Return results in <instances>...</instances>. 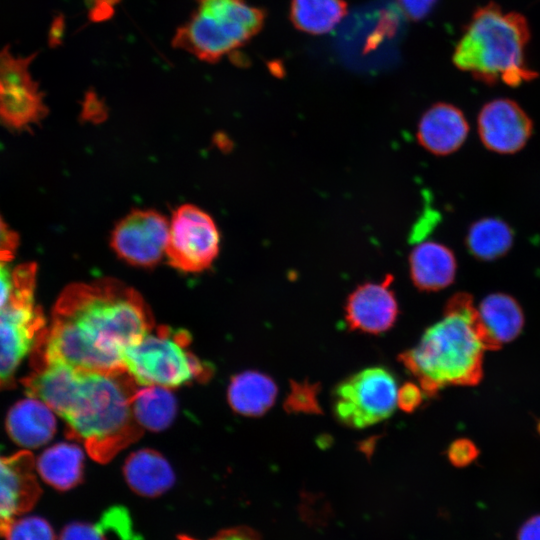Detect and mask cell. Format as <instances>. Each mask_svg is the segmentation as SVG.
Wrapping results in <instances>:
<instances>
[{"label":"cell","instance_id":"1","mask_svg":"<svg viewBox=\"0 0 540 540\" xmlns=\"http://www.w3.org/2000/svg\"><path fill=\"white\" fill-rule=\"evenodd\" d=\"M154 328L133 288L115 279L74 283L56 301L52 323L32 351L34 369L48 364L95 372L123 371L124 354Z\"/></svg>","mask_w":540,"mask_h":540},{"label":"cell","instance_id":"2","mask_svg":"<svg viewBox=\"0 0 540 540\" xmlns=\"http://www.w3.org/2000/svg\"><path fill=\"white\" fill-rule=\"evenodd\" d=\"M22 383L28 397L65 420L68 436L81 440L97 462L107 463L142 435L131 406L137 383L126 370L95 372L48 364Z\"/></svg>","mask_w":540,"mask_h":540},{"label":"cell","instance_id":"3","mask_svg":"<svg viewBox=\"0 0 540 540\" xmlns=\"http://www.w3.org/2000/svg\"><path fill=\"white\" fill-rule=\"evenodd\" d=\"M485 350L472 297L457 293L447 302L442 318L398 359L424 394L433 396L447 386L477 384Z\"/></svg>","mask_w":540,"mask_h":540},{"label":"cell","instance_id":"4","mask_svg":"<svg viewBox=\"0 0 540 540\" xmlns=\"http://www.w3.org/2000/svg\"><path fill=\"white\" fill-rule=\"evenodd\" d=\"M529 38V27L521 14L505 13L489 3L474 13L452 60L478 80L517 86L537 76L525 62Z\"/></svg>","mask_w":540,"mask_h":540},{"label":"cell","instance_id":"5","mask_svg":"<svg viewBox=\"0 0 540 540\" xmlns=\"http://www.w3.org/2000/svg\"><path fill=\"white\" fill-rule=\"evenodd\" d=\"M196 9L172 44L198 59L216 62L245 45L264 24V12L246 0H195Z\"/></svg>","mask_w":540,"mask_h":540},{"label":"cell","instance_id":"6","mask_svg":"<svg viewBox=\"0 0 540 540\" xmlns=\"http://www.w3.org/2000/svg\"><path fill=\"white\" fill-rule=\"evenodd\" d=\"M191 336L184 329L160 326L129 347L124 368L137 384L175 388L206 382L212 366L190 350Z\"/></svg>","mask_w":540,"mask_h":540},{"label":"cell","instance_id":"7","mask_svg":"<svg viewBox=\"0 0 540 540\" xmlns=\"http://www.w3.org/2000/svg\"><path fill=\"white\" fill-rule=\"evenodd\" d=\"M13 272L12 295L0 310V389L14 384L18 367L46 329L34 299L36 265L23 264Z\"/></svg>","mask_w":540,"mask_h":540},{"label":"cell","instance_id":"8","mask_svg":"<svg viewBox=\"0 0 540 540\" xmlns=\"http://www.w3.org/2000/svg\"><path fill=\"white\" fill-rule=\"evenodd\" d=\"M397 391V381L387 368L362 369L334 388L333 415L347 427H369L392 415L397 407Z\"/></svg>","mask_w":540,"mask_h":540},{"label":"cell","instance_id":"9","mask_svg":"<svg viewBox=\"0 0 540 540\" xmlns=\"http://www.w3.org/2000/svg\"><path fill=\"white\" fill-rule=\"evenodd\" d=\"M219 248V231L210 215L191 204L174 211L165 252L172 267L182 272L204 271L217 257Z\"/></svg>","mask_w":540,"mask_h":540},{"label":"cell","instance_id":"10","mask_svg":"<svg viewBox=\"0 0 540 540\" xmlns=\"http://www.w3.org/2000/svg\"><path fill=\"white\" fill-rule=\"evenodd\" d=\"M169 222L155 210H134L122 218L112 231L110 245L124 262L152 267L166 252Z\"/></svg>","mask_w":540,"mask_h":540},{"label":"cell","instance_id":"11","mask_svg":"<svg viewBox=\"0 0 540 540\" xmlns=\"http://www.w3.org/2000/svg\"><path fill=\"white\" fill-rule=\"evenodd\" d=\"M30 59L0 52V120L14 129L25 128L40 119L46 108L29 71Z\"/></svg>","mask_w":540,"mask_h":540},{"label":"cell","instance_id":"12","mask_svg":"<svg viewBox=\"0 0 540 540\" xmlns=\"http://www.w3.org/2000/svg\"><path fill=\"white\" fill-rule=\"evenodd\" d=\"M35 468L29 451L0 456V536L14 519L31 510L38 501L41 489Z\"/></svg>","mask_w":540,"mask_h":540},{"label":"cell","instance_id":"13","mask_svg":"<svg viewBox=\"0 0 540 540\" xmlns=\"http://www.w3.org/2000/svg\"><path fill=\"white\" fill-rule=\"evenodd\" d=\"M530 117L514 101L495 99L485 104L478 115V133L490 151L511 154L521 150L531 137Z\"/></svg>","mask_w":540,"mask_h":540},{"label":"cell","instance_id":"14","mask_svg":"<svg viewBox=\"0 0 540 540\" xmlns=\"http://www.w3.org/2000/svg\"><path fill=\"white\" fill-rule=\"evenodd\" d=\"M390 279L383 283H366L348 297L345 319L349 328L369 334L389 330L398 316V304L390 290Z\"/></svg>","mask_w":540,"mask_h":540},{"label":"cell","instance_id":"15","mask_svg":"<svg viewBox=\"0 0 540 540\" xmlns=\"http://www.w3.org/2000/svg\"><path fill=\"white\" fill-rule=\"evenodd\" d=\"M469 131L463 113L453 105L432 106L422 117L418 137L430 152L446 155L456 151L466 140Z\"/></svg>","mask_w":540,"mask_h":540},{"label":"cell","instance_id":"16","mask_svg":"<svg viewBox=\"0 0 540 540\" xmlns=\"http://www.w3.org/2000/svg\"><path fill=\"white\" fill-rule=\"evenodd\" d=\"M11 439L24 448H38L51 440L56 431L52 410L33 397L17 402L6 417Z\"/></svg>","mask_w":540,"mask_h":540},{"label":"cell","instance_id":"17","mask_svg":"<svg viewBox=\"0 0 540 540\" xmlns=\"http://www.w3.org/2000/svg\"><path fill=\"white\" fill-rule=\"evenodd\" d=\"M487 350H496L513 340L522 330L523 313L511 296L495 293L484 298L477 309Z\"/></svg>","mask_w":540,"mask_h":540},{"label":"cell","instance_id":"18","mask_svg":"<svg viewBox=\"0 0 540 540\" xmlns=\"http://www.w3.org/2000/svg\"><path fill=\"white\" fill-rule=\"evenodd\" d=\"M123 474L131 490L143 497H158L175 482L169 462L161 453L149 448L131 453L125 460Z\"/></svg>","mask_w":540,"mask_h":540},{"label":"cell","instance_id":"19","mask_svg":"<svg viewBox=\"0 0 540 540\" xmlns=\"http://www.w3.org/2000/svg\"><path fill=\"white\" fill-rule=\"evenodd\" d=\"M277 393V385L270 376L256 370H247L231 378L227 399L237 414L258 417L273 406Z\"/></svg>","mask_w":540,"mask_h":540},{"label":"cell","instance_id":"20","mask_svg":"<svg viewBox=\"0 0 540 540\" xmlns=\"http://www.w3.org/2000/svg\"><path fill=\"white\" fill-rule=\"evenodd\" d=\"M414 284L427 291H436L452 283L456 273V260L446 246L427 241L414 248L410 257Z\"/></svg>","mask_w":540,"mask_h":540},{"label":"cell","instance_id":"21","mask_svg":"<svg viewBox=\"0 0 540 540\" xmlns=\"http://www.w3.org/2000/svg\"><path fill=\"white\" fill-rule=\"evenodd\" d=\"M36 469L47 484L66 491L76 487L83 479L84 453L76 444L58 443L39 456Z\"/></svg>","mask_w":540,"mask_h":540},{"label":"cell","instance_id":"22","mask_svg":"<svg viewBox=\"0 0 540 540\" xmlns=\"http://www.w3.org/2000/svg\"><path fill=\"white\" fill-rule=\"evenodd\" d=\"M132 412L137 423L153 432L168 428L177 414V401L169 388L149 385L137 389L132 397Z\"/></svg>","mask_w":540,"mask_h":540},{"label":"cell","instance_id":"23","mask_svg":"<svg viewBox=\"0 0 540 540\" xmlns=\"http://www.w3.org/2000/svg\"><path fill=\"white\" fill-rule=\"evenodd\" d=\"M346 12L344 0H292L290 17L298 30L321 35L334 29Z\"/></svg>","mask_w":540,"mask_h":540},{"label":"cell","instance_id":"24","mask_svg":"<svg viewBox=\"0 0 540 540\" xmlns=\"http://www.w3.org/2000/svg\"><path fill=\"white\" fill-rule=\"evenodd\" d=\"M513 243V232L501 219L486 217L471 225L467 246L478 259L491 261L504 256Z\"/></svg>","mask_w":540,"mask_h":540},{"label":"cell","instance_id":"25","mask_svg":"<svg viewBox=\"0 0 540 540\" xmlns=\"http://www.w3.org/2000/svg\"><path fill=\"white\" fill-rule=\"evenodd\" d=\"M3 536L5 540H56L50 523L39 516L14 519Z\"/></svg>","mask_w":540,"mask_h":540},{"label":"cell","instance_id":"26","mask_svg":"<svg viewBox=\"0 0 540 540\" xmlns=\"http://www.w3.org/2000/svg\"><path fill=\"white\" fill-rule=\"evenodd\" d=\"M319 385L315 383L291 382L290 392L284 402V408L291 413L319 414Z\"/></svg>","mask_w":540,"mask_h":540},{"label":"cell","instance_id":"27","mask_svg":"<svg viewBox=\"0 0 540 540\" xmlns=\"http://www.w3.org/2000/svg\"><path fill=\"white\" fill-rule=\"evenodd\" d=\"M59 540H106L100 525L72 522L64 527Z\"/></svg>","mask_w":540,"mask_h":540},{"label":"cell","instance_id":"28","mask_svg":"<svg viewBox=\"0 0 540 540\" xmlns=\"http://www.w3.org/2000/svg\"><path fill=\"white\" fill-rule=\"evenodd\" d=\"M423 390L417 384L406 382L397 391V407L411 413L422 403Z\"/></svg>","mask_w":540,"mask_h":540},{"label":"cell","instance_id":"29","mask_svg":"<svg viewBox=\"0 0 540 540\" xmlns=\"http://www.w3.org/2000/svg\"><path fill=\"white\" fill-rule=\"evenodd\" d=\"M477 455L475 446L468 440L461 439L453 442L448 450V457L455 466L469 464Z\"/></svg>","mask_w":540,"mask_h":540},{"label":"cell","instance_id":"30","mask_svg":"<svg viewBox=\"0 0 540 540\" xmlns=\"http://www.w3.org/2000/svg\"><path fill=\"white\" fill-rule=\"evenodd\" d=\"M17 246V234L8 228L0 216V261L11 260Z\"/></svg>","mask_w":540,"mask_h":540},{"label":"cell","instance_id":"31","mask_svg":"<svg viewBox=\"0 0 540 540\" xmlns=\"http://www.w3.org/2000/svg\"><path fill=\"white\" fill-rule=\"evenodd\" d=\"M177 540H199L187 535L178 536ZM208 540H259L253 530L248 528H229L220 531Z\"/></svg>","mask_w":540,"mask_h":540},{"label":"cell","instance_id":"32","mask_svg":"<svg viewBox=\"0 0 540 540\" xmlns=\"http://www.w3.org/2000/svg\"><path fill=\"white\" fill-rule=\"evenodd\" d=\"M405 14L414 20L425 17L437 0H398Z\"/></svg>","mask_w":540,"mask_h":540},{"label":"cell","instance_id":"33","mask_svg":"<svg viewBox=\"0 0 540 540\" xmlns=\"http://www.w3.org/2000/svg\"><path fill=\"white\" fill-rule=\"evenodd\" d=\"M14 289V272L0 261V310L8 303Z\"/></svg>","mask_w":540,"mask_h":540},{"label":"cell","instance_id":"34","mask_svg":"<svg viewBox=\"0 0 540 540\" xmlns=\"http://www.w3.org/2000/svg\"><path fill=\"white\" fill-rule=\"evenodd\" d=\"M517 540H540V514L530 517L522 524Z\"/></svg>","mask_w":540,"mask_h":540}]
</instances>
